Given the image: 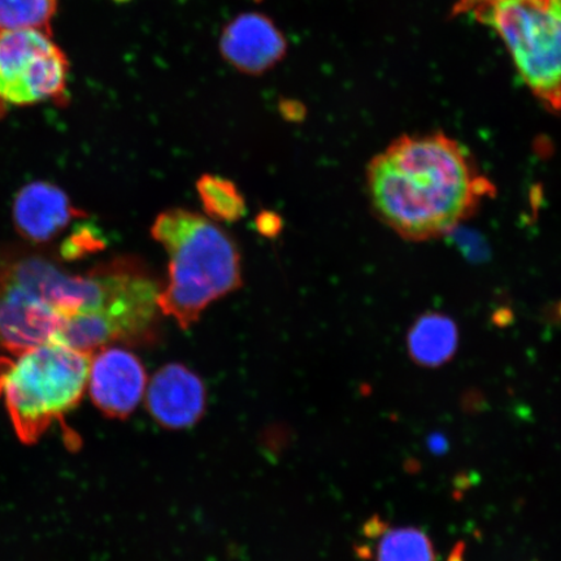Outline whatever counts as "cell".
Returning a JSON list of instances; mask_svg holds the SVG:
<instances>
[{
    "label": "cell",
    "instance_id": "ba28073f",
    "mask_svg": "<svg viewBox=\"0 0 561 561\" xmlns=\"http://www.w3.org/2000/svg\"><path fill=\"white\" fill-rule=\"evenodd\" d=\"M146 405L159 425L168 430H185L205 415V383L182 364H168L147 385Z\"/></svg>",
    "mask_w": 561,
    "mask_h": 561
},
{
    "label": "cell",
    "instance_id": "52a82bcc",
    "mask_svg": "<svg viewBox=\"0 0 561 561\" xmlns=\"http://www.w3.org/2000/svg\"><path fill=\"white\" fill-rule=\"evenodd\" d=\"M91 355L88 389L103 415L124 420L137 409L147 389L142 362L123 347L105 346Z\"/></svg>",
    "mask_w": 561,
    "mask_h": 561
},
{
    "label": "cell",
    "instance_id": "30bf717a",
    "mask_svg": "<svg viewBox=\"0 0 561 561\" xmlns=\"http://www.w3.org/2000/svg\"><path fill=\"white\" fill-rule=\"evenodd\" d=\"M77 216L68 196L47 182H34L21 191L13 205V220L21 236L37 243L53 241Z\"/></svg>",
    "mask_w": 561,
    "mask_h": 561
},
{
    "label": "cell",
    "instance_id": "7a4b0ae2",
    "mask_svg": "<svg viewBox=\"0 0 561 561\" xmlns=\"http://www.w3.org/2000/svg\"><path fill=\"white\" fill-rule=\"evenodd\" d=\"M151 234L170 257L159 310L182 329L194 325L214 301L240 289V251L207 217L182 208L167 209L157 217Z\"/></svg>",
    "mask_w": 561,
    "mask_h": 561
},
{
    "label": "cell",
    "instance_id": "6da1fadb",
    "mask_svg": "<svg viewBox=\"0 0 561 561\" xmlns=\"http://www.w3.org/2000/svg\"><path fill=\"white\" fill-rule=\"evenodd\" d=\"M367 186L377 216L415 242L451 233L495 195L465 147L442 133L396 139L371 159Z\"/></svg>",
    "mask_w": 561,
    "mask_h": 561
},
{
    "label": "cell",
    "instance_id": "9c48e42d",
    "mask_svg": "<svg viewBox=\"0 0 561 561\" xmlns=\"http://www.w3.org/2000/svg\"><path fill=\"white\" fill-rule=\"evenodd\" d=\"M220 48L231 66L249 75L264 73L286 53V41L278 27L259 13H244L226 27Z\"/></svg>",
    "mask_w": 561,
    "mask_h": 561
},
{
    "label": "cell",
    "instance_id": "3957f363",
    "mask_svg": "<svg viewBox=\"0 0 561 561\" xmlns=\"http://www.w3.org/2000/svg\"><path fill=\"white\" fill-rule=\"evenodd\" d=\"M90 359L59 341L0 357V399L21 442L35 444L80 404Z\"/></svg>",
    "mask_w": 561,
    "mask_h": 561
},
{
    "label": "cell",
    "instance_id": "5b68a950",
    "mask_svg": "<svg viewBox=\"0 0 561 561\" xmlns=\"http://www.w3.org/2000/svg\"><path fill=\"white\" fill-rule=\"evenodd\" d=\"M69 61L51 33L0 34V101L32 105L65 95Z\"/></svg>",
    "mask_w": 561,
    "mask_h": 561
},
{
    "label": "cell",
    "instance_id": "8992f818",
    "mask_svg": "<svg viewBox=\"0 0 561 561\" xmlns=\"http://www.w3.org/2000/svg\"><path fill=\"white\" fill-rule=\"evenodd\" d=\"M65 321L37 294L0 275V348L12 355L58 340Z\"/></svg>",
    "mask_w": 561,
    "mask_h": 561
},
{
    "label": "cell",
    "instance_id": "8fae6325",
    "mask_svg": "<svg viewBox=\"0 0 561 561\" xmlns=\"http://www.w3.org/2000/svg\"><path fill=\"white\" fill-rule=\"evenodd\" d=\"M458 328L442 313H426L412 325L407 346L413 362L424 367H439L447 363L458 348Z\"/></svg>",
    "mask_w": 561,
    "mask_h": 561
},
{
    "label": "cell",
    "instance_id": "9a60e30c",
    "mask_svg": "<svg viewBox=\"0 0 561 561\" xmlns=\"http://www.w3.org/2000/svg\"><path fill=\"white\" fill-rule=\"evenodd\" d=\"M389 529L380 516H374L364 524L363 533L369 539H376L382 537L383 533Z\"/></svg>",
    "mask_w": 561,
    "mask_h": 561
},
{
    "label": "cell",
    "instance_id": "4fadbf2b",
    "mask_svg": "<svg viewBox=\"0 0 561 561\" xmlns=\"http://www.w3.org/2000/svg\"><path fill=\"white\" fill-rule=\"evenodd\" d=\"M196 191L209 219L222 222H236L245 213L243 195L233 182L205 174L196 182Z\"/></svg>",
    "mask_w": 561,
    "mask_h": 561
},
{
    "label": "cell",
    "instance_id": "5bb4252c",
    "mask_svg": "<svg viewBox=\"0 0 561 561\" xmlns=\"http://www.w3.org/2000/svg\"><path fill=\"white\" fill-rule=\"evenodd\" d=\"M377 561H436L431 539L415 528L388 529L377 547Z\"/></svg>",
    "mask_w": 561,
    "mask_h": 561
},
{
    "label": "cell",
    "instance_id": "7c38bea8",
    "mask_svg": "<svg viewBox=\"0 0 561 561\" xmlns=\"http://www.w3.org/2000/svg\"><path fill=\"white\" fill-rule=\"evenodd\" d=\"M59 0H0V34L42 31L51 33Z\"/></svg>",
    "mask_w": 561,
    "mask_h": 561
},
{
    "label": "cell",
    "instance_id": "d6986e66",
    "mask_svg": "<svg viewBox=\"0 0 561 561\" xmlns=\"http://www.w3.org/2000/svg\"><path fill=\"white\" fill-rule=\"evenodd\" d=\"M465 551H466L465 542L456 543L450 553V557H448L447 561H465Z\"/></svg>",
    "mask_w": 561,
    "mask_h": 561
},
{
    "label": "cell",
    "instance_id": "277c9868",
    "mask_svg": "<svg viewBox=\"0 0 561 561\" xmlns=\"http://www.w3.org/2000/svg\"><path fill=\"white\" fill-rule=\"evenodd\" d=\"M507 46L525 85L561 111V0H503L471 12Z\"/></svg>",
    "mask_w": 561,
    "mask_h": 561
},
{
    "label": "cell",
    "instance_id": "2e32d148",
    "mask_svg": "<svg viewBox=\"0 0 561 561\" xmlns=\"http://www.w3.org/2000/svg\"><path fill=\"white\" fill-rule=\"evenodd\" d=\"M257 228L266 236H275L278 233L280 224L277 216L265 213L257 219Z\"/></svg>",
    "mask_w": 561,
    "mask_h": 561
},
{
    "label": "cell",
    "instance_id": "ac0fdd59",
    "mask_svg": "<svg viewBox=\"0 0 561 561\" xmlns=\"http://www.w3.org/2000/svg\"><path fill=\"white\" fill-rule=\"evenodd\" d=\"M427 447L433 454L442 455L447 451L448 444L447 439L440 434H433V436L427 439Z\"/></svg>",
    "mask_w": 561,
    "mask_h": 561
},
{
    "label": "cell",
    "instance_id": "e0dca14e",
    "mask_svg": "<svg viewBox=\"0 0 561 561\" xmlns=\"http://www.w3.org/2000/svg\"><path fill=\"white\" fill-rule=\"evenodd\" d=\"M503 2V0H459L456 4V13H471L473 10L479 9L481 5L493 4Z\"/></svg>",
    "mask_w": 561,
    "mask_h": 561
}]
</instances>
